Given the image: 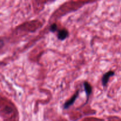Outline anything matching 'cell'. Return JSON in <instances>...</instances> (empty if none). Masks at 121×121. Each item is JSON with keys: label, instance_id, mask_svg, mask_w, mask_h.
Segmentation results:
<instances>
[{"label": "cell", "instance_id": "1", "mask_svg": "<svg viewBox=\"0 0 121 121\" xmlns=\"http://www.w3.org/2000/svg\"><path fill=\"white\" fill-rule=\"evenodd\" d=\"M79 91H77L76 93L75 94H74V95L71 98V99H70L69 100H67L66 102H65V104H64L63 105V108L65 109H68L70 106H72V105H73V103L75 102L76 99H77V98H78V96H79Z\"/></svg>", "mask_w": 121, "mask_h": 121}, {"label": "cell", "instance_id": "2", "mask_svg": "<svg viewBox=\"0 0 121 121\" xmlns=\"http://www.w3.org/2000/svg\"><path fill=\"white\" fill-rule=\"evenodd\" d=\"M115 74V72L113 71H109V72H107V73H105L102 77V85L103 86H105L107 84V83L108 82V80L109 79V78L113 76Z\"/></svg>", "mask_w": 121, "mask_h": 121}, {"label": "cell", "instance_id": "3", "mask_svg": "<svg viewBox=\"0 0 121 121\" xmlns=\"http://www.w3.org/2000/svg\"><path fill=\"white\" fill-rule=\"evenodd\" d=\"M69 35V33L67 31V30L63 29L59 31L57 34V37L59 40H64Z\"/></svg>", "mask_w": 121, "mask_h": 121}, {"label": "cell", "instance_id": "4", "mask_svg": "<svg viewBox=\"0 0 121 121\" xmlns=\"http://www.w3.org/2000/svg\"><path fill=\"white\" fill-rule=\"evenodd\" d=\"M84 87H85V92L86 93V96H87V102L89 100V97L91 95V93H92V86H91L89 83L87 82H84Z\"/></svg>", "mask_w": 121, "mask_h": 121}, {"label": "cell", "instance_id": "5", "mask_svg": "<svg viewBox=\"0 0 121 121\" xmlns=\"http://www.w3.org/2000/svg\"><path fill=\"white\" fill-rule=\"evenodd\" d=\"M57 26L56 24L54 23V24H53L52 26H51L50 30L52 32H55L57 30Z\"/></svg>", "mask_w": 121, "mask_h": 121}]
</instances>
